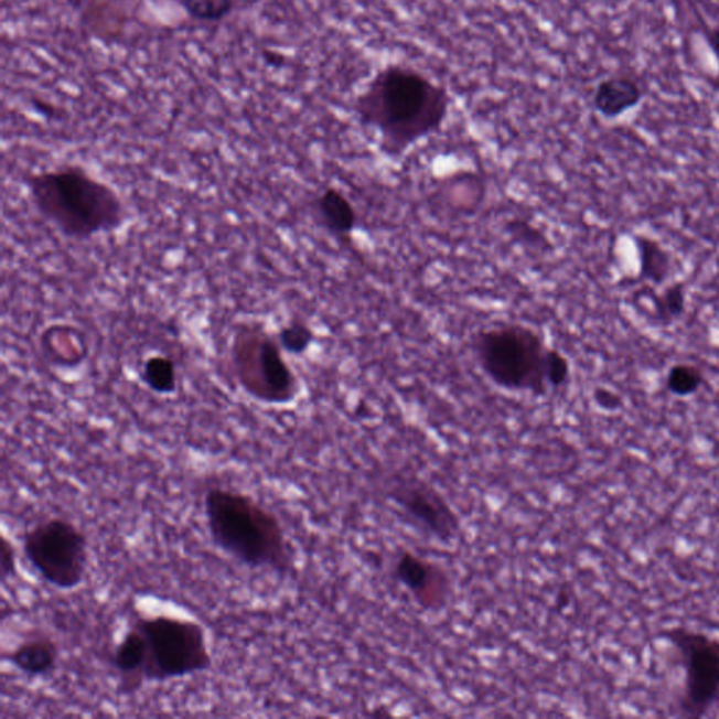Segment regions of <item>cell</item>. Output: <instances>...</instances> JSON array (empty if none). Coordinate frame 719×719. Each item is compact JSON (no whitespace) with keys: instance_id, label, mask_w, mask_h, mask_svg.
Returning a JSON list of instances; mask_svg holds the SVG:
<instances>
[{"instance_id":"ffe728a7","label":"cell","mask_w":719,"mask_h":719,"mask_svg":"<svg viewBox=\"0 0 719 719\" xmlns=\"http://www.w3.org/2000/svg\"><path fill=\"white\" fill-rule=\"evenodd\" d=\"M182 8L196 22L217 23L234 12V0H180Z\"/></svg>"},{"instance_id":"6da1fadb","label":"cell","mask_w":719,"mask_h":719,"mask_svg":"<svg viewBox=\"0 0 719 719\" xmlns=\"http://www.w3.org/2000/svg\"><path fill=\"white\" fill-rule=\"evenodd\" d=\"M451 96L443 85L407 64L376 72L354 100L358 125L377 138L379 152L400 159L441 131L450 116Z\"/></svg>"},{"instance_id":"9a60e30c","label":"cell","mask_w":719,"mask_h":719,"mask_svg":"<svg viewBox=\"0 0 719 719\" xmlns=\"http://www.w3.org/2000/svg\"><path fill=\"white\" fill-rule=\"evenodd\" d=\"M636 251L640 259V280L652 286H664L675 273V258L659 240L646 235H636Z\"/></svg>"},{"instance_id":"4fadbf2b","label":"cell","mask_w":719,"mask_h":719,"mask_svg":"<svg viewBox=\"0 0 719 719\" xmlns=\"http://www.w3.org/2000/svg\"><path fill=\"white\" fill-rule=\"evenodd\" d=\"M642 99L644 89L633 76L611 75L595 86L593 107L605 120H615L638 107Z\"/></svg>"},{"instance_id":"7c38bea8","label":"cell","mask_w":719,"mask_h":719,"mask_svg":"<svg viewBox=\"0 0 719 719\" xmlns=\"http://www.w3.org/2000/svg\"><path fill=\"white\" fill-rule=\"evenodd\" d=\"M112 667L118 675V690L132 696L146 685L147 642L138 626L131 624L112 651Z\"/></svg>"},{"instance_id":"cb8c5ba5","label":"cell","mask_w":719,"mask_h":719,"mask_svg":"<svg viewBox=\"0 0 719 719\" xmlns=\"http://www.w3.org/2000/svg\"><path fill=\"white\" fill-rule=\"evenodd\" d=\"M707 41L710 44V49L716 55L719 65V29H710L707 32Z\"/></svg>"},{"instance_id":"7a4b0ae2","label":"cell","mask_w":719,"mask_h":719,"mask_svg":"<svg viewBox=\"0 0 719 719\" xmlns=\"http://www.w3.org/2000/svg\"><path fill=\"white\" fill-rule=\"evenodd\" d=\"M34 212L65 239L87 243L127 224L128 210L115 186L82 164L65 163L24 180Z\"/></svg>"},{"instance_id":"ac0fdd59","label":"cell","mask_w":719,"mask_h":719,"mask_svg":"<svg viewBox=\"0 0 719 719\" xmlns=\"http://www.w3.org/2000/svg\"><path fill=\"white\" fill-rule=\"evenodd\" d=\"M282 352L292 357L305 356L316 342V333L305 321L292 320L276 333Z\"/></svg>"},{"instance_id":"5b68a950","label":"cell","mask_w":719,"mask_h":719,"mask_svg":"<svg viewBox=\"0 0 719 719\" xmlns=\"http://www.w3.org/2000/svg\"><path fill=\"white\" fill-rule=\"evenodd\" d=\"M229 363L239 388L255 403L289 407L301 395L300 377L276 335L264 326L245 325L234 333Z\"/></svg>"},{"instance_id":"e0dca14e","label":"cell","mask_w":719,"mask_h":719,"mask_svg":"<svg viewBox=\"0 0 719 719\" xmlns=\"http://www.w3.org/2000/svg\"><path fill=\"white\" fill-rule=\"evenodd\" d=\"M651 300L654 302L656 320L661 321L662 325H672L673 322L679 321L686 312L685 282H672L661 294L652 292Z\"/></svg>"},{"instance_id":"277c9868","label":"cell","mask_w":719,"mask_h":719,"mask_svg":"<svg viewBox=\"0 0 719 719\" xmlns=\"http://www.w3.org/2000/svg\"><path fill=\"white\" fill-rule=\"evenodd\" d=\"M471 351L484 376L503 391L543 398L549 393L544 376L546 339L524 323L503 322L480 329Z\"/></svg>"},{"instance_id":"5bb4252c","label":"cell","mask_w":719,"mask_h":719,"mask_svg":"<svg viewBox=\"0 0 719 719\" xmlns=\"http://www.w3.org/2000/svg\"><path fill=\"white\" fill-rule=\"evenodd\" d=\"M9 661L25 677L41 679L53 675L58 666L60 646L50 635H33L10 652Z\"/></svg>"},{"instance_id":"44dd1931","label":"cell","mask_w":719,"mask_h":719,"mask_svg":"<svg viewBox=\"0 0 719 719\" xmlns=\"http://www.w3.org/2000/svg\"><path fill=\"white\" fill-rule=\"evenodd\" d=\"M544 376L549 391H559L571 382V362L559 348L548 347L546 362H544Z\"/></svg>"},{"instance_id":"52a82bcc","label":"cell","mask_w":719,"mask_h":719,"mask_svg":"<svg viewBox=\"0 0 719 719\" xmlns=\"http://www.w3.org/2000/svg\"><path fill=\"white\" fill-rule=\"evenodd\" d=\"M23 554L30 567L49 587L64 592L85 582L89 568V541L75 523L51 517L23 534Z\"/></svg>"},{"instance_id":"d6986e66","label":"cell","mask_w":719,"mask_h":719,"mask_svg":"<svg viewBox=\"0 0 719 719\" xmlns=\"http://www.w3.org/2000/svg\"><path fill=\"white\" fill-rule=\"evenodd\" d=\"M706 384V377L695 364L677 363L666 374V389L677 398L696 395Z\"/></svg>"},{"instance_id":"3957f363","label":"cell","mask_w":719,"mask_h":719,"mask_svg":"<svg viewBox=\"0 0 719 719\" xmlns=\"http://www.w3.org/2000/svg\"><path fill=\"white\" fill-rule=\"evenodd\" d=\"M204 516L215 547L236 562L287 575L294 554L280 518L248 493L213 486L204 495Z\"/></svg>"},{"instance_id":"603a6c76","label":"cell","mask_w":719,"mask_h":719,"mask_svg":"<svg viewBox=\"0 0 719 719\" xmlns=\"http://www.w3.org/2000/svg\"><path fill=\"white\" fill-rule=\"evenodd\" d=\"M593 399L599 408L608 410V412H615L623 407V398L613 389L598 387L594 389Z\"/></svg>"},{"instance_id":"2e32d148","label":"cell","mask_w":719,"mask_h":719,"mask_svg":"<svg viewBox=\"0 0 719 719\" xmlns=\"http://www.w3.org/2000/svg\"><path fill=\"white\" fill-rule=\"evenodd\" d=\"M140 379L149 391L168 397L178 393V364L167 354H152L143 360Z\"/></svg>"},{"instance_id":"8992f818","label":"cell","mask_w":719,"mask_h":719,"mask_svg":"<svg viewBox=\"0 0 719 719\" xmlns=\"http://www.w3.org/2000/svg\"><path fill=\"white\" fill-rule=\"evenodd\" d=\"M132 624L147 642V683L198 675L213 667L207 631L197 621L174 615H138Z\"/></svg>"},{"instance_id":"8fae6325","label":"cell","mask_w":719,"mask_h":719,"mask_svg":"<svg viewBox=\"0 0 719 719\" xmlns=\"http://www.w3.org/2000/svg\"><path fill=\"white\" fill-rule=\"evenodd\" d=\"M312 217L318 227L341 244H351L358 228V213L342 189H322L311 204Z\"/></svg>"},{"instance_id":"30bf717a","label":"cell","mask_w":719,"mask_h":719,"mask_svg":"<svg viewBox=\"0 0 719 719\" xmlns=\"http://www.w3.org/2000/svg\"><path fill=\"white\" fill-rule=\"evenodd\" d=\"M393 577L422 610L433 613L444 610L453 598V580L449 572L440 564L409 549L395 557Z\"/></svg>"},{"instance_id":"ba28073f","label":"cell","mask_w":719,"mask_h":719,"mask_svg":"<svg viewBox=\"0 0 719 719\" xmlns=\"http://www.w3.org/2000/svg\"><path fill=\"white\" fill-rule=\"evenodd\" d=\"M685 672L677 710L698 719L719 707V636L675 625L661 633Z\"/></svg>"},{"instance_id":"9c48e42d","label":"cell","mask_w":719,"mask_h":719,"mask_svg":"<svg viewBox=\"0 0 719 719\" xmlns=\"http://www.w3.org/2000/svg\"><path fill=\"white\" fill-rule=\"evenodd\" d=\"M388 497L407 518L410 526L441 544H451L459 538L461 521L459 513L438 487L422 477L398 476L388 490Z\"/></svg>"},{"instance_id":"7402d4cb","label":"cell","mask_w":719,"mask_h":719,"mask_svg":"<svg viewBox=\"0 0 719 719\" xmlns=\"http://www.w3.org/2000/svg\"><path fill=\"white\" fill-rule=\"evenodd\" d=\"M18 575V552L7 536L0 538V578L3 582Z\"/></svg>"}]
</instances>
